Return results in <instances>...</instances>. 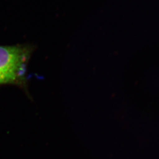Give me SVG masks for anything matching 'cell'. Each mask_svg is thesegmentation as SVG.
I'll return each instance as SVG.
<instances>
[{
	"label": "cell",
	"instance_id": "cell-1",
	"mask_svg": "<svg viewBox=\"0 0 159 159\" xmlns=\"http://www.w3.org/2000/svg\"><path fill=\"white\" fill-rule=\"evenodd\" d=\"M31 52L27 46H0V85L23 83Z\"/></svg>",
	"mask_w": 159,
	"mask_h": 159
}]
</instances>
